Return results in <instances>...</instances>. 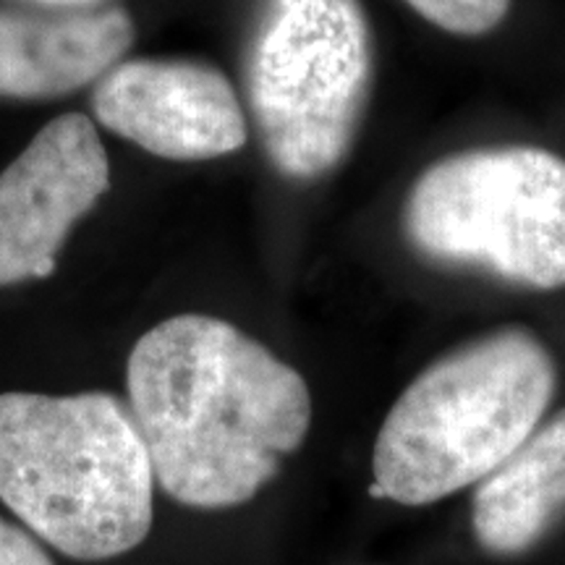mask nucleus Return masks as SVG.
I'll list each match as a JSON object with an SVG mask.
<instances>
[{"label":"nucleus","instance_id":"9b49d317","mask_svg":"<svg viewBox=\"0 0 565 565\" xmlns=\"http://www.w3.org/2000/svg\"><path fill=\"white\" fill-rule=\"evenodd\" d=\"M0 565H55L34 534L0 515Z\"/></svg>","mask_w":565,"mask_h":565},{"label":"nucleus","instance_id":"423d86ee","mask_svg":"<svg viewBox=\"0 0 565 565\" xmlns=\"http://www.w3.org/2000/svg\"><path fill=\"white\" fill-rule=\"evenodd\" d=\"M110 189V162L95 124L66 113L0 173V286L45 280L71 228Z\"/></svg>","mask_w":565,"mask_h":565},{"label":"nucleus","instance_id":"9d476101","mask_svg":"<svg viewBox=\"0 0 565 565\" xmlns=\"http://www.w3.org/2000/svg\"><path fill=\"white\" fill-rule=\"evenodd\" d=\"M412 9L450 34L479 38L503 24L511 0H406Z\"/></svg>","mask_w":565,"mask_h":565},{"label":"nucleus","instance_id":"20e7f679","mask_svg":"<svg viewBox=\"0 0 565 565\" xmlns=\"http://www.w3.org/2000/svg\"><path fill=\"white\" fill-rule=\"evenodd\" d=\"M362 0H263L244 55L249 110L273 168L320 179L349 154L372 89Z\"/></svg>","mask_w":565,"mask_h":565},{"label":"nucleus","instance_id":"1a4fd4ad","mask_svg":"<svg viewBox=\"0 0 565 565\" xmlns=\"http://www.w3.org/2000/svg\"><path fill=\"white\" fill-rule=\"evenodd\" d=\"M565 515V408L475 487L471 532L494 557H519L540 545Z\"/></svg>","mask_w":565,"mask_h":565},{"label":"nucleus","instance_id":"0eeeda50","mask_svg":"<svg viewBox=\"0 0 565 565\" xmlns=\"http://www.w3.org/2000/svg\"><path fill=\"white\" fill-rule=\"evenodd\" d=\"M105 129L166 160L223 158L246 145V113L221 68L183 58L116 63L92 92Z\"/></svg>","mask_w":565,"mask_h":565},{"label":"nucleus","instance_id":"39448f33","mask_svg":"<svg viewBox=\"0 0 565 565\" xmlns=\"http://www.w3.org/2000/svg\"><path fill=\"white\" fill-rule=\"evenodd\" d=\"M408 242L437 265L513 286H565V160L542 147H490L429 166L404 207Z\"/></svg>","mask_w":565,"mask_h":565},{"label":"nucleus","instance_id":"6e6552de","mask_svg":"<svg viewBox=\"0 0 565 565\" xmlns=\"http://www.w3.org/2000/svg\"><path fill=\"white\" fill-rule=\"evenodd\" d=\"M124 6L0 9V97L53 100L103 79L134 45Z\"/></svg>","mask_w":565,"mask_h":565},{"label":"nucleus","instance_id":"f257e3e1","mask_svg":"<svg viewBox=\"0 0 565 565\" xmlns=\"http://www.w3.org/2000/svg\"><path fill=\"white\" fill-rule=\"evenodd\" d=\"M126 387L154 482L200 511L249 503L312 427L301 374L221 317L175 315L147 330Z\"/></svg>","mask_w":565,"mask_h":565},{"label":"nucleus","instance_id":"f03ea898","mask_svg":"<svg viewBox=\"0 0 565 565\" xmlns=\"http://www.w3.org/2000/svg\"><path fill=\"white\" fill-rule=\"evenodd\" d=\"M0 500L74 561L139 547L154 519V471L129 404L105 391L0 393Z\"/></svg>","mask_w":565,"mask_h":565},{"label":"nucleus","instance_id":"7ed1b4c3","mask_svg":"<svg viewBox=\"0 0 565 565\" xmlns=\"http://www.w3.org/2000/svg\"><path fill=\"white\" fill-rule=\"evenodd\" d=\"M555 387L553 353L521 324L448 351L387 412L370 494L419 508L479 484L540 427Z\"/></svg>","mask_w":565,"mask_h":565},{"label":"nucleus","instance_id":"f8f14e48","mask_svg":"<svg viewBox=\"0 0 565 565\" xmlns=\"http://www.w3.org/2000/svg\"><path fill=\"white\" fill-rule=\"evenodd\" d=\"M24 3L42 6V9H87V6H103V0H24Z\"/></svg>","mask_w":565,"mask_h":565}]
</instances>
